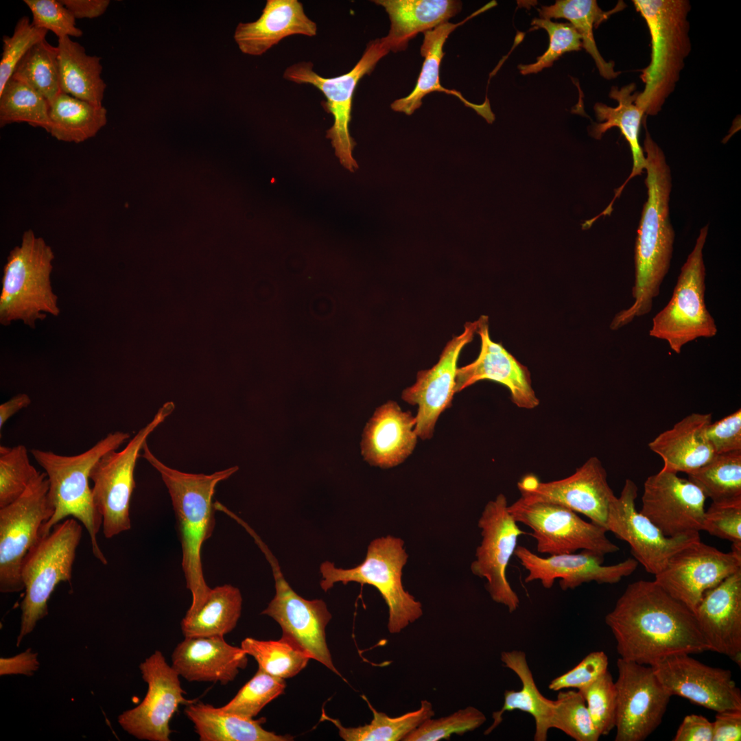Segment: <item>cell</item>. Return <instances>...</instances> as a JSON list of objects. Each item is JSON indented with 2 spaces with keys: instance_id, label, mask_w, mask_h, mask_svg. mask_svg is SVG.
Returning a JSON list of instances; mask_svg holds the SVG:
<instances>
[{
  "instance_id": "obj_1",
  "label": "cell",
  "mask_w": 741,
  "mask_h": 741,
  "mask_svg": "<svg viewBox=\"0 0 741 741\" xmlns=\"http://www.w3.org/2000/svg\"><path fill=\"white\" fill-rule=\"evenodd\" d=\"M605 623L620 658L650 666L679 653L709 650L694 613L655 580L628 585Z\"/></svg>"
},
{
  "instance_id": "obj_2",
  "label": "cell",
  "mask_w": 741,
  "mask_h": 741,
  "mask_svg": "<svg viewBox=\"0 0 741 741\" xmlns=\"http://www.w3.org/2000/svg\"><path fill=\"white\" fill-rule=\"evenodd\" d=\"M642 148L646 154L648 198L635 245L633 302L613 318L611 325L615 329L650 312L653 300L659 296L661 285L668 272L673 252L674 232L669 216L670 169L663 150L647 129Z\"/></svg>"
},
{
  "instance_id": "obj_3",
  "label": "cell",
  "mask_w": 741,
  "mask_h": 741,
  "mask_svg": "<svg viewBox=\"0 0 741 741\" xmlns=\"http://www.w3.org/2000/svg\"><path fill=\"white\" fill-rule=\"evenodd\" d=\"M142 451L141 456L160 473L172 499L182 548V568L192 596L186 614H191L204 604L211 590L203 574L201 552L215 524L213 502L215 488L239 468L235 466L207 475L189 473L165 465L152 454L147 443Z\"/></svg>"
},
{
  "instance_id": "obj_4",
  "label": "cell",
  "mask_w": 741,
  "mask_h": 741,
  "mask_svg": "<svg viewBox=\"0 0 741 741\" xmlns=\"http://www.w3.org/2000/svg\"><path fill=\"white\" fill-rule=\"evenodd\" d=\"M129 438L128 432H111L90 449L74 456L31 449L32 456L47 474L48 496L54 509L51 518L43 524L40 537L48 534L55 525L64 519L75 518L87 530L94 556L103 565H107V558L97 542L102 518L95 504L92 489L89 486L90 474L94 465L105 454L117 449Z\"/></svg>"
},
{
  "instance_id": "obj_5",
  "label": "cell",
  "mask_w": 741,
  "mask_h": 741,
  "mask_svg": "<svg viewBox=\"0 0 741 741\" xmlns=\"http://www.w3.org/2000/svg\"><path fill=\"white\" fill-rule=\"evenodd\" d=\"M650 36V60L642 69L644 84L636 104L646 115H656L674 91L691 50L687 0H634Z\"/></svg>"
},
{
  "instance_id": "obj_6",
  "label": "cell",
  "mask_w": 741,
  "mask_h": 741,
  "mask_svg": "<svg viewBox=\"0 0 741 741\" xmlns=\"http://www.w3.org/2000/svg\"><path fill=\"white\" fill-rule=\"evenodd\" d=\"M51 247L32 229L25 231L21 244L9 253L3 270L0 294V323L21 320L32 329L47 314H60L58 297L51 283Z\"/></svg>"
},
{
  "instance_id": "obj_7",
  "label": "cell",
  "mask_w": 741,
  "mask_h": 741,
  "mask_svg": "<svg viewBox=\"0 0 741 741\" xmlns=\"http://www.w3.org/2000/svg\"><path fill=\"white\" fill-rule=\"evenodd\" d=\"M403 545L401 539L388 535L373 540L365 559L355 567L338 568L333 563L323 562L320 566L321 588L327 591L338 582L375 587L388 607V631L400 633L423 615L421 603L402 584V569L408 557Z\"/></svg>"
},
{
  "instance_id": "obj_8",
  "label": "cell",
  "mask_w": 741,
  "mask_h": 741,
  "mask_svg": "<svg viewBox=\"0 0 741 741\" xmlns=\"http://www.w3.org/2000/svg\"><path fill=\"white\" fill-rule=\"evenodd\" d=\"M82 534L79 521L67 518L55 525L48 534L40 537L25 556L21 568L25 593L21 604L17 646L47 615V602L56 587L60 582L71 581Z\"/></svg>"
},
{
  "instance_id": "obj_9",
  "label": "cell",
  "mask_w": 741,
  "mask_h": 741,
  "mask_svg": "<svg viewBox=\"0 0 741 741\" xmlns=\"http://www.w3.org/2000/svg\"><path fill=\"white\" fill-rule=\"evenodd\" d=\"M708 225L703 227L694 247L681 268L668 304L652 319L650 336L666 340L676 353L698 338H710L718 332L705 301L706 270L703 249Z\"/></svg>"
},
{
  "instance_id": "obj_10",
  "label": "cell",
  "mask_w": 741,
  "mask_h": 741,
  "mask_svg": "<svg viewBox=\"0 0 741 741\" xmlns=\"http://www.w3.org/2000/svg\"><path fill=\"white\" fill-rule=\"evenodd\" d=\"M174 408L172 401L165 402L122 450L107 452L93 467L90 480L93 482V499L102 516V531L106 539L130 529V507L136 486L134 473L137 460L148 436Z\"/></svg>"
},
{
  "instance_id": "obj_11",
  "label": "cell",
  "mask_w": 741,
  "mask_h": 741,
  "mask_svg": "<svg viewBox=\"0 0 741 741\" xmlns=\"http://www.w3.org/2000/svg\"><path fill=\"white\" fill-rule=\"evenodd\" d=\"M390 52L383 39L371 40L362 57L349 72L333 78H325L313 69V64L301 62L287 67L283 78L297 84H311L325 95L323 108L333 117V126L327 131L340 164L354 172L358 165L353 156L356 144L349 132L353 93L360 80L370 74L377 62Z\"/></svg>"
},
{
  "instance_id": "obj_12",
  "label": "cell",
  "mask_w": 741,
  "mask_h": 741,
  "mask_svg": "<svg viewBox=\"0 0 741 741\" xmlns=\"http://www.w3.org/2000/svg\"><path fill=\"white\" fill-rule=\"evenodd\" d=\"M48 491L47 474L40 472L20 497L0 508V591L3 593L24 589L23 561L39 540L43 524L54 512Z\"/></svg>"
},
{
  "instance_id": "obj_13",
  "label": "cell",
  "mask_w": 741,
  "mask_h": 741,
  "mask_svg": "<svg viewBox=\"0 0 741 741\" xmlns=\"http://www.w3.org/2000/svg\"><path fill=\"white\" fill-rule=\"evenodd\" d=\"M517 523L532 530L540 554L556 555L591 550L602 556L620 548L606 535L603 526L581 519L576 512L547 502H526L519 498L508 506Z\"/></svg>"
},
{
  "instance_id": "obj_14",
  "label": "cell",
  "mask_w": 741,
  "mask_h": 741,
  "mask_svg": "<svg viewBox=\"0 0 741 741\" xmlns=\"http://www.w3.org/2000/svg\"><path fill=\"white\" fill-rule=\"evenodd\" d=\"M252 537L271 565L275 582V595L261 612L274 620L282 636L292 641L311 657L340 676L336 668L326 642V626L331 619L325 602L307 600L299 596L285 579L277 561L256 533Z\"/></svg>"
},
{
  "instance_id": "obj_15",
  "label": "cell",
  "mask_w": 741,
  "mask_h": 741,
  "mask_svg": "<svg viewBox=\"0 0 741 741\" xmlns=\"http://www.w3.org/2000/svg\"><path fill=\"white\" fill-rule=\"evenodd\" d=\"M508 506L502 493L485 506L478 524L482 539L471 570L474 575L486 579V589L492 600L513 613L519 608L520 600L507 579L506 569L519 537L526 532L519 529Z\"/></svg>"
},
{
  "instance_id": "obj_16",
  "label": "cell",
  "mask_w": 741,
  "mask_h": 741,
  "mask_svg": "<svg viewBox=\"0 0 741 741\" xmlns=\"http://www.w3.org/2000/svg\"><path fill=\"white\" fill-rule=\"evenodd\" d=\"M615 741H642L661 723L672 696L652 668L619 658Z\"/></svg>"
},
{
  "instance_id": "obj_17",
  "label": "cell",
  "mask_w": 741,
  "mask_h": 741,
  "mask_svg": "<svg viewBox=\"0 0 741 741\" xmlns=\"http://www.w3.org/2000/svg\"><path fill=\"white\" fill-rule=\"evenodd\" d=\"M637 490L633 480H625L620 495L615 497L610 504L605 528L607 532L628 543L637 563L648 573L656 575L674 554L701 540L700 533L674 537L665 536L650 519L637 510Z\"/></svg>"
},
{
  "instance_id": "obj_18",
  "label": "cell",
  "mask_w": 741,
  "mask_h": 741,
  "mask_svg": "<svg viewBox=\"0 0 741 741\" xmlns=\"http://www.w3.org/2000/svg\"><path fill=\"white\" fill-rule=\"evenodd\" d=\"M148 692L137 707L118 716L120 726L139 740L169 741V722L180 705L193 701L183 696L179 674L169 666L159 650H156L139 666Z\"/></svg>"
},
{
  "instance_id": "obj_19",
  "label": "cell",
  "mask_w": 741,
  "mask_h": 741,
  "mask_svg": "<svg viewBox=\"0 0 741 741\" xmlns=\"http://www.w3.org/2000/svg\"><path fill=\"white\" fill-rule=\"evenodd\" d=\"M517 488L524 501L561 505L604 528L610 504L616 497L609 485L604 467L596 456L565 478L544 482L535 475L528 474L517 482Z\"/></svg>"
},
{
  "instance_id": "obj_20",
  "label": "cell",
  "mask_w": 741,
  "mask_h": 741,
  "mask_svg": "<svg viewBox=\"0 0 741 741\" xmlns=\"http://www.w3.org/2000/svg\"><path fill=\"white\" fill-rule=\"evenodd\" d=\"M741 569V558L701 540L674 554L655 581L693 613L704 593Z\"/></svg>"
},
{
  "instance_id": "obj_21",
  "label": "cell",
  "mask_w": 741,
  "mask_h": 741,
  "mask_svg": "<svg viewBox=\"0 0 741 741\" xmlns=\"http://www.w3.org/2000/svg\"><path fill=\"white\" fill-rule=\"evenodd\" d=\"M706 498L688 479L661 469L644 482L639 512L666 537L700 532Z\"/></svg>"
},
{
  "instance_id": "obj_22",
  "label": "cell",
  "mask_w": 741,
  "mask_h": 741,
  "mask_svg": "<svg viewBox=\"0 0 741 741\" xmlns=\"http://www.w3.org/2000/svg\"><path fill=\"white\" fill-rule=\"evenodd\" d=\"M689 655H672L651 666L669 694L716 712L741 709V692L731 671L705 665Z\"/></svg>"
},
{
  "instance_id": "obj_23",
  "label": "cell",
  "mask_w": 741,
  "mask_h": 741,
  "mask_svg": "<svg viewBox=\"0 0 741 741\" xmlns=\"http://www.w3.org/2000/svg\"><path fill=\"white\" fill-rule=\"evenodd\" d=\"M477 327L478 320L466 322L463 332L446 344L437 363L418 372L415 383L402 392L404 401L418 406L414 430L423 440L432 437L439 416L451 405L459 355L473 340Z\"/></svg>"
},
{
  "instance_id": "obj_24",
  "label": "cell",
  "mask_w": 741,
  "mask_h": 741,
  "mask_svg": "<svg viewBox=\"0 0 741 741\" xmlns=\"http://www.w3.org/2000/svg\"><path fill=\"white\" fill-rule=\"evenodd\" d=\"M514 555L528 572L524 581L539 580L545 589H551L559 579L561 590L574 589L592 581L598 584H615L633 574L638 563L629 558L611 565H603L604 556L591 550L580 553L561 554L542 557L521 545H517Z\"/></svg>"
},
{
  "instance_id": "obj_25",
  "label": "cell",
  "mask_w": 741,
  "mask_h": 741,
  "mask_svg": "<svg viewBox=\"0 0 741 741\" xmlns=\"http://www.w3.org/2000/svg\"><path fill=\"white\" fill-rule=\"evenodd\" d=\"M476 333L480 338V350L471 363L458 368L456 392L481 380H490L506 387L513 403L518 408L530 410L539 404L532 386L528 368L510 354L501 343L492 340L489 333V317L478 320Z\"/></svg>"
},
{
  "instance_id": "obj_26",
  "label": "cell",
  "mask_w": 741,
  "mask_h": 741,
  "mask_svg": "<svg viewBox=\"0 0 741 741\" xmlns=\"http://www.w3.org/2000/svg\"><path fill=\"white\" fill-rule=\"evenodd\" d=\"M709 650L741 666V569L703 596L694 612Z\"/></svg>"
},
{
  "instance_id": "obj_27",
  "label": "cell",
  "mask_w": 741,
  "mask_h": 741,
  "mask_svg": "<svg viewBox=\"0 0 741 741\" xmlns=\"http://www.w3.org/2000/svg\"><path fill=\"white\" fill-rule=\"evenodd\" d=\"M247 663L248 655L241 647L228 644L224 636L185 637L172 655V666L189 681L226 685Z\"/></svg>"
},
{
  "instance_id": "obj_28",
  "label": "cell",
  "mask_w": 741,
  "mask_h": 741,
  "mask_svg": "<svg viewBox=\"0 0 741 741\" xmlns=\"http://www.w3.org/2000/svg\"><path fill=\"white\" fill-rule=\"evenodd\" d=\"M416 417L388 401L377 408L362 434L361 451L370 465L388 469L403 462L413 451Z\"/></svg>"
},
{
  "instance_id": "obj_29",
  "label": "cell",
  "mask_w": 741,
  "mask_h": 741,
  "mask_svg": "<svg viewBox=\"0 0 741 741\" xmlns=\"http://www.w3.org/2000/svg\"><path fill=\"white\" fill-rule=\"evenodd\" d=\"M317 25L298 0H268L255 21L239 23L234 38L244 54L260 56L290 36L316 35Z\"/></svg>"
},
{
  "instance_id": "obj_30",
  "label": "cell",
  "mask_w": 741,
  "mask_h": 741,
  "mask_svg": "<svg viewBox=\"0 0 741 741\" xmlns=\"http://www.w3.org/2000/svg\"><path fill=\"white\" fill-rule=\"evenodd\" d=\"M495 5L494 1L490 2L461 22L457 23L446 22L423 33L424 38L421 47V54L424 58V61L416 86L408 95L396 99L390 104L394 111L408 115H412L421 107L422 100L425 95L432 92L438 91L458 97L464 105L473 108L478 114L483 117L488 123L493 122L495 115L491 109L488 99L481 104H473L467 100L460 93L456 90L446 89L441 85L440 66L445 55L443 46L451 33L469 19Z\"/></svg>"
},
{
  "instance_id": "obj_31",
  "label": "cell",
  "mask_w": 741,
  "mask_h": 741,
  "mask_svg": "<svg viewBox=\"0 0 741 741\" xmlns=\"http://www.w3.org/2000/svg\"><path fill=\"white\" fill-rule=\"evenodd\" d=\"M711 413H692L659 434L648 444L663 460L662 469L687 474L701 467L716 454L707 436Z\"/></svg>"
},
{
  "instance_id": "obj_32",
  "label": "cell",
  "mask_w": 741,
  "mask_h": 741,
  "mask_svg": "<svg viewBox=\"0 0 741 741\" xmlns=\"http://www.w3.org/2000/svg\"><path fill=\"white\" fill-rule=\"evenodd\" d=\"M637 93L635 83L628 84L620 89L612 86L609 97L617 101L618 105L611 107L597 102L593 106L595 115L600 123L592 124L589 130L590 135L600 140L609 129L614 127L619 128L629 144L633 157V167L630 175L625 182L615 190L612 200L606 209L597 215L598 218L611 215L613 204L620 196L625 185L635 176L641 175L646 167L645 154L639 143L640 126L645 114L636 104Z\"/></svg>"
},
{
  "instance_id": "obj_33",
  "label": "cell",
  "mask_w": 741,
  "mask_h": 741,
  "mask_svg": "<svg viewBox=\"0 0 741 741\" xmlns=\"http://www.w3.org/2000/svg\"><path fill=\"white\" fill-rule=\"evenodd\" d=\"M384 8L390 22L388 34L381 38L390 51L405 50L419 33L448 22L460 10L456 0H375Z\"/></svg>"
},
{
  "instance_id": "obj_34",
  "label": "cell",
  "mask_w": 741,
  "mask_h": 741,
  "mask_svg": "<svg viewBox=\"0 0 741 741\" xmlns=\"http://www.w3.org/2000/svg\"><path fill=\"white\" fill-rule=\"evenodd\" d=\"M500 659L504 666L519 677L521 687L519 690H505L503 705L499 710L493 712V722L484 734H490L501 724L506 711L519 710L531 715L534 720V740L546 741L548 731L552 729L555 700L547 698L539 690L524 651H503Z\"/></svg>"
},
{
  "instance_id": "obj_35",
  "label": "cell",
  "mask_w": 741,
  "mask_h": 741,
  "mask_svg": "<svg viewBox=\"0 0 741 741\" xmlns=\"http://www.w3.org/2000/svg\"><path fill=\"white\" fill-rule=\"evenodd\" d=\"M200 741H290L293 737L264 729L263 718L254 720L193 701L184 711Z\"/></svg>"
},
{
  "instance_id": "obj_36",
  "label": "cell",
  "mask_w": 741,
  "mask_h": 741,
  "mask_svg": "<svg viewBox=\"0 0 741 741\" xmlns=\"http://www.w3.org/2000/svg\"><path fill=\"white\" fill-rule=\"evenodd\" d=\"M61 91L96 106H102L106 84L101 77V58L89 56L71 37L58 40Z\"/></svg>"
},
{
  "instance_id": "obj_37",
  "label": "cell",
  "mask_w": 741,
  "mask_h": 741,
  "mask_svg": "<svg viewBox=\"0 0 741 741\" xmlns=\"http://www.w3.org/2000/svg\"><path fill=\"white\" fill-rule=\"evenodd\" d=\"M624 5V2H620L613 10L605 12L595 0H557L552 5L542 6L539 12L543 19L568 20L579 34L582 47L593 59L600 75L607 80H612L620 72L614 70L613 62H607L601 56L594 39L593 30L612 14L622 10Z\"/></svg>"
},
{
  "instance_id": "obj_38",
  "label": "cell",
  "mask_w": 741,
  "mask_h": 741,
  "mask_svg": "<svg viewBox=\"0 0 741 741\" xmlns=\"http://www.w3.org/2000/svg\"><path fill=\"white\" fill-rule=\"evenodd\" d=\"M242 608L239 589L225 584L211 589L200 609L180 622L185 637L224 636L236 626Z\"/></svg>"
},
{
  "instance_id": "obj_39",
  "label": "cell",
  "mask_w": 741,
  "mask_h": 741,
  "mask_svg": "<svg viewBox=\"0 0 741 741\" xmlns=\"http://www.w3.org/2000/svg\"><path fill=\"white\" fill-rule=\"evenodd\" d=\"M49 134L58 141L80 143L93 137L107 124V110L60 93L50 104Z\"/></svg>"
},
{
  "instance_id": "obj_40",
  "label": "cell",
  "mask_w": 741,
  "mask_h": 741,
  "mask_svg": "<svg viewBox=\"0 0 741 741\" xmlns=\"http://www.w3.org/2000/svg\"><path fill=\"white\" fill-rule=\"evenodd\" d=\"M373 713L370 722L356 727H345L338 719L333 718L323 711L321 720L331 722L338 729L341 738L345 741H399L404 738L422 722L432 718L434 711L432 704L421 701L420 707L397 717H390L377 711L363 696Z\"/></svg>"
},
{
  "instance_id": "obj_41",
  "label": "cell",
  "mask_w": 741,
  "mask_h": 741,
  "mask_svg": "<svg viewBox=\"0 0 741 741\" xmlns=\"http://www.w3.org/2000/svg\"><path fill=\"white\" fill-rule=\"evenodd\" d=\"M687 477L712 503H741V450L715 454Z\"/></svg>"
},
{
  "instance_id": "obj_42",
  "label": "cell",
  "mask_w": 741,
  "mask_h": 741,
  "mask_svg": "<svg viewBox=\"0 0 741 741\" xmlns=\"http://www.w3.org/2000/svg\"><path fill=\"white\" fill-rule=\"evenodd\" d=\"M11 78L25 84L51 104L62 93L58 47L46 39L34 44L19 62Z\"/></svg>"
},
{
  "instance_id": "obj_43",
  "label": "cell",
  "mask_w": 741,
  "mask_h": 741,
  "mask_svg": "<svg viewBox=\"0 0 741 741\" xmlns=\"http://www.w3.org/2000/svg\"><path fill=\"white\" fill-rule=\"evenodd\" d=\"M240 647L248 655L254 657L259 668L283 679L298 674L311 659L298 645L283 636L278 640L246 637Z\"/></svg>"
},
{
  "instance_id": "obj_44",
  "label": "cell",
  "mask_w": 741,
  "mask_h": 741,
  "mask_svg": "<svg viewBox=\"0 0 741 741\" xmlns=\"http://www.w3.org/2000/svg\"><path fill=\"white\" fill-rule=\"evenodd\" d=\"M50 104L25 84L10 78L0 93V126L27 123L34 128L50 130Z\"/></svg>"
},
{
  "instance_id": "obj_45",
  "label": "cell",
  "mask_w": 741,
  "mask_h": 741,
  "mask_svg": "<svg viewBox=\"0 0 741 741\" xmlns=\"http://www.w3.org/2000/svg\"><path fill=\"white\" fill-rule=\"evenodd\" d=\"M551 728L556 729L576 741H598L601 736L595 727L579 691H560L551 720Z\"/></svg>"
},
{
  "instance_id": "obj_46",
  "label": "cell",
  "mask_w": 741,
  "mask_h": 741,
  "mask_svg": "<svg viewBox=\"0 0 741 741\" xmlns=\"http://www.w3.org/2000/svg\"><path fill=\"white\" fill-rule=\"evenodd\" d=\"M39 473L30 463L25 445H1L0 508L20 497Z\"/></svg>"
},
{
  "instance_id": "obj_47",
  "label": "cell",
  "mask_w": 741,
  "mask_h": 741,
  "mask_svg": "<svg viewBox=\"0 0 741 741\" xmlns=\"http://www.w3.org/2000/svg\"><path fill=\"white\" fill-rule=\"evenodd\" d=\"M284 679L272 676L258 668L255 674L220 708L242 717L253 718L272 700L284 692Z\"/></svg>"
},
{
  "instance_id": "obj_48",
  "label": "cell",
  "mask_w": 741,
  "mask_h": 741,
  "mask_svg": "<svg viewBox=\"0 0 741 741\" xmlns=\"http://www.w3.org/2000/svg\"><path fill=\"white\" fill-rule=\"evenodd\" d=\"M486 716L478 708L468 706L438 719H427L410 733L403 741H439L453 734L462 735L481 727Z\"/></svg>"
},
{
  "instance_id": "obj_49",
  "label": "cell",
  "mask_w": 741,
  "mask_h": 741,
  "mask_svg": "<svg viewBox=\"0 0 741 741\" xmlns=\"http://www.w3.org/2000/svg\"><path fill=\"white\" fill-rule=\"evenodd\" d=\"M531 25L533 27L531 30L544 29L549 35L550 42L545 52L537 57L534 63L518 65L523 75L537 73L543 69L550 67L565 53L579 51L582 47L581 38L571 23L535 18L532 21Z\"/></svg>"
},
{
  "instance_id": "obj_50",
  "label": "cell",
  "mask_w": 741,
  "mask_h": 741,
  "mask_svg": "<svg viewBox=\"0 0 741 741\" xmlns=\"http://www.w3.org/2000/svg\"><path fill=\"white\" fill-rule=\"evenodd\" d=\"M584 698L593 723L600 736L608 735L615 726L617 693L607 670L591 684L578 690Z\"/></svg>"
},
{
  "instance_id": "obj_51",
  "label": "cell",
  "mask_w": 741,
  "mask_h": 741,
  "mask_svg": "<svg viewBox=\"0 0 741 741\" xmlns=\"http://www.w3.org/2000/svg\"><path fill=\"white\" fill-rule=\"evenodd\" d=\"M48 31L35 27L25 16L16 23L12 36H3L0 61V93L12 78L14 70L27 51L36 43L45 39Z\"/></svg>"
},
{
  "instance_id": "obj_52",
  "label": "cell",
  "mask_w": 741,
  "mask_h": 741,
  "mask_svg": "<svg viewBox=\"0 0 741 741\" xmlns=\"http://www.w3.org/2000/svg\"><path fill=\"white\" fill-rule=\"evenodd\" d=\"M32 14V24L54 32L58 38L80 37L82 31L76 27L75 18L58 0H24Z\"/></svg>"
},
{
  "instance_id": "obj_53",
  "label": "cell",
  "mask_w": 741,
  "mask_h": 741,
  "mask_svg": "<svg viewBox=\"0 0 741 741\" xmlns=\"http://www.w3.org/2000/svg\"><path fill=\"white\" fill-rule=\"evenodd\" d=\"M608 657L602 650L586 655L576 666L553 679L548 685L552 691L564 689L580 690L591 684L608 670Z\"/></svg>"
},
{
  "instance_id": "obj_54",
  "label": "cell",
  "mask_w": 741,
  "mask_h": 741,
  "mask_svg": "<svg viewBox=\"0 0 741 741\" xmlns=\"http://www.w3.org/2000/svg\"><path fill=\"white\" fill-rule=\"evenodd\" d=\"M703 530L731 543L741 542V503H711L705 512Z\"/></svg>"
},
{
  "instance_id": "obj_55",
  "label": "cell",
  "mask_w": 741,
  "mask_h": 741,
  "mask_svg": "<svg viewBox=\"0 0 741 741\" xmlns=\"http://www.w3.org/2000/svg\"><path fill=\"white\" fill-rule=\"evenodd\" d=\"M706 436L716 454L741 450V410L711 422Z\"/></svg>"
},
{
  "instance_id": "obj_56",
  "label": "cell",
  "mask_w": 741,
  "mask_h": 741,
  "mask_svg": "<svg viewBox=\"0 0 741 741\" xmlns=\"http://www.w3.org/2000/svg\"><path fill=\"white\" fill-rule=\"evenodd\" d=\"M712 722V741L741 740V709L716 712Z\"/></svg>"
},
{
  "instance_id": "obj_57",
  "label": "cell",
  "mask_w": 741,
  "mask_h": 741,
  "mask_svg": "<svg viewBox=\"0 0 741 741\" xmlns=\"http://www.w3.org/2000/svg\"><path fill=\"white\" fill-rule=\"evenodd\" d=\"M673 741H712V722L701 715H687L679 725Z\"/></svg>"
},
{
  "instance_id": "obj_58",
  "label": "cell",
  "mask_w": 741,
  "mask_h": 741,
  "mask_svg": "<svg viewBox=\"0 0 741 741\" xmlns=\"http://www.w3.org/2000/svg\"><path fill=\"white\" fill-rule=\"evenodd\" d=\"M77 19H94L102 16L107 10L109 0H60Z\"/></svg>"
},
{
  "instance_id": "obj_59",
  "label": "cell",
  "mask_w": 741,
  "mask_h": 741,
  "mask_svg": "<svg viewBox=\"0 0 741 741\" xmlns=\"http://www.w3.org/2000/svg\"><path fill=\"white\" fill-rule=\"evenodd\" d=\"M38 666L37 656L29 650L10 659H1V674H30Z\"/></svg>"
},
{
  "instance_id": "obj_60",
  "label": "cell",
  "mask_w": 741,
  "mask_h": 741,
  "mask_svg": "<svg viewBox=\"0 0 741 741\" xmlns=\"http://www.w3.org/2000/svg\"><path fill=\"white\" fill-rule=\"evenodd\" d=\"M31 403V398L27 394L20 393L1 403L0 405V430L12 416L28 407Z\"/></svg>"
}]
</instances>
